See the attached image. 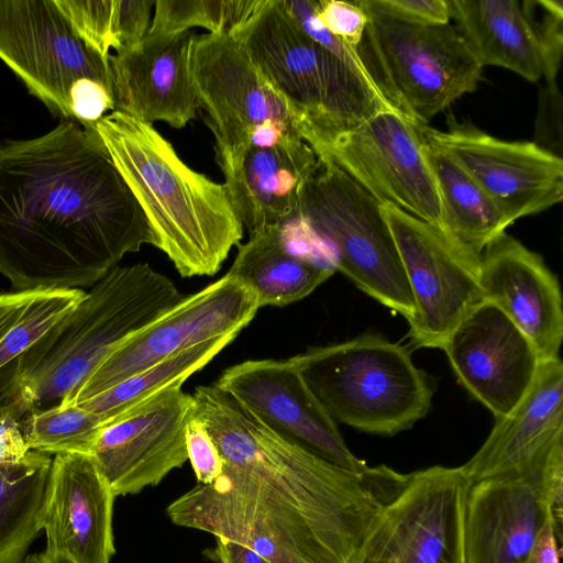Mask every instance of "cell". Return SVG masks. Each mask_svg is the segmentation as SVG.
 I'll use <instances>...</instances> for the list:
<instances>
[{
  "instance_id": "6da1fadb",
  "label": "cell",
  "mask_w": 563,
  "mask_h": 563,
  "mask_svg": "<svg viewBox=\"0 0 563 563\" xmlns=\"http://www.w3.org/2000/svg\"><path fill=\"white\" fill-rule=\"evenodd\" d=\"M144 244L147 220L91 128L0 144V273L15 289L92 287Z\"/></svg>"
},
{
  "instance_id": "7a4b0ae2",
  "label": "cell",
  "mask_w": 563,
  "mask_h": 563,
  "mask_svg": "<svg viewBox=\"0 0 563 563\" xmlns=\"http://www.w3.org/2000/svg\"><path fill=\"white\" fill-rule=\"evenodd\" d=\"M91 128L183 277L212 276L244 228L224 185L191 169L153 125L111 111Z\"/></svg>"
},
{
  "instance_id": "3957f363",
  "label": "cell",
  "mask_w": 563,
  "mask_h": 563,
  "mask_svg": "<svg viewBox=\"0 0 563 563\" xmlns=\"http://www.w3.org/2000/svg\"><path fill=\"white\" fill-rule=\"evenodd\" d=\"M224 464L240 468L360 545L380 508L407 474L380 465L355 473L282 438L214 384L192 394Z\"/></svg>"
},
{
  "instance_id": "277c9868",
  "label": "cell",
  "mask_w": 563,
  "mask_h": 563,
  "mask_svg": "<svg viewBox=\"0 0 563 563\" xmlns=\"http://www.w3.org/2000/svg\"><path fill=\"white\" fill-rule=\"evenodd\" d=\"M183 298L174 282L147 263L112 268L21 360L18 418L59 404L117 346Z\"/></svg>"
},
{
  "instance_id": "5b68a950",
  "label": "cell",
  "mask_w": 563,
  "mask_h": 563,
  "mask_svg": "<svg viewBox=\"0 0 563 563\" xmlns=\"http://www.w3.org/2000/svg\"><path fill=\"white\" fill-rule=\"evenodd\" d=\"M297 118L310 146L390 107L335 55L311 40L279 0H258L230 32ZM395 109V108H394Z\"/></svg>"
},
{
  "instance_id": "8992f818",
  "label": "cell",
  "mask_w": 563,
  "mask_h": 563,
  "mask_svg": "<svg viewBox=\"0 0 563 563\" xmlns=\"http://www.w3.org/2000/svg\"><path fill=\"white\" fill-rule=\"evenodd\" d=\"M327 413L366 433L394 435L424 418L435 389L407 346L376 333L290 357Z\"/></svg>"
},
{
  "instance_id": "52a82bcc",
  "label": "cell",
  "mask_w": 563,
  "mask_h": 563,
  "mask_svg": "<svg viewBox=\"0 0 563 563\" xmlns=\"http://www.w3.org/2000/svg\"><path fill=\"white\" fill-rule=\"evenodd\" d=\"M224 464V463H223ZM173 523L246 545L269 563H350L358 545L229 464L167 507Z\"/></svg>"
},
{
  "instance_id": "ba28073f",
  "label": "cell",
  "mask_w": 563,
  "mask_h": 563,
  "mask_svg": "<svg viewBox=\"0 0 563 563\" xmlns=\"http://www.w3.org/2000/svg\"><path fill=\"white\" fill-rule=\"evenodd\" d=\"M0 59L63 120L89 128L115 110L109 59L54 0H0Z\"/></svg>"
},
{
  "instance_id": "9c48e42d",
  "label": "cell",
  "mask_w": 563,
  "mask_h": 563,
  "mask_svg": "<svg viewBox=\"0 0 563 563\" xmlns=\"http://www.w3.org/2000/svg\"><path fill=\"white\" fill-rule=\"evenodd\" d=\"M356 3L367 16L357 54L385 101L428 125L438 113L476 90L483 66L457 29L401 20Z\"/></svg>"
},
{
  "instance_id": "30bf717a",
  "label": "cell",
  "mask_w": 563,
  "mask_h": 563,
  "mask_svg": "<svg viewBox=\"0 0 563 563\" xmlns=\"http://www.w3.org/2000/svg\"><path fill=\"white\" fill-rule=\"evenodd\" d=\"M297 214L329 246L335 271L411 320L415 305L407 277L380 203L372 195L334 163L318 157Z\"/></svg>"
},
{
  "instance_id": "8fae6325",
  "label": "cell",
  "mask_w": 563,
  "mask_h": 563,
  "mask_svg": "<svg viewBox=\"0 0 563 563\" xmlns=\"http://www.w3.org/2000/svg\"><path fill=\"white\" fill-rule=\"evenodd\" d=\"M191 75L225 179L240 169L251 147L303 140L297 118L229 33L196 36Z\"/></svg>"
},
{
  "instance_id": "7c38bea8",
  "label": "cell",
  "mask_w": 563,
  "mask_h": 563,
  "mask_svg": "<svg viewBox=\"0 0 563 563\" xmlns=\"http://www.w3.org/2000/svg\"><path fill=\"white\" fill-rule=\"evenodd\" d=\"M420 125L393 107H383L310 147L317 157L334 163L380 205L395 206L446 232Z\"/></svg>"
},
{
  "instance_id": "4fadbf2b",
  "label": "cell",
  "mask_w": 563,
  "mask_h": 563,
  "mask_svg": "<svg viewBox=\"0 0 563 563\" xmlns=\"http://www.w3.org/2000/svg\"><path fill=\"white\" fill-rule=\"evenodd\" d=\"M470 484L461 467L407 474L368 526L350 563H466L464 515Z\"/></svg>"
},
{
  "instance_id": "5bb4252c",
  "label": "cell",
  "mask_w": 563,
  "mask_h": 563,
  "mask_svg": "<svg viewBox=\"0 0 563 563\" xmlns=\"http://www.w3.org/2000/svg\"><path fill=\"white\" fill-rule=\"evenodd\" d=\"M413 298L407 336L415 347L441 349L482 301L479 255L449 233L391 205H380Z\"/></svg>"
},
{
  "instance_id": "9a60e30c",
  "label": "cell",
  "mask_w": 563,
  "mask_h": 563,
  "mask_svg": "<svg viewBox=\"0 0 563 563\" xmlns=\"http://www.w3.org/2000/svg\"><path fill=\"white\" fill-rule=\"evenodd\" d=\"M260 306L255 294L225 274L184 298L117 346L59 406L78 405L185 349L240 333Z\"/></svg>"
},
{
  "instance_id": "2e32d148",
  "label": "cell",
  "mask_w": 563,
  "mask_h": 563,
  "mask_svg": "<svg viewBox=\"0 0 563 563\" xmlns=\"http://www.w3.org/2000/svg\"><path fill=\"white\" fill-rule=\"evenodd\" d=\"M446 130L421 124L424 141L454 159L514 223L563 199V161L534 142L492 136L452 119Z\"/></svg>"
},
{
  "instance_id": "e0dca14e",
  "label": "cell",
  "mask_w": 563,
  "mask_h": 563,
  "mask_svg": "<svg viewBox=\"0 0 563 563\" xmlns=\"http://www.w3.org/2000/svg\"><path fill=\"white\" fill-rule=\"evenodd\" d=\"M217 387L282 438L339 467L369 466L346 446L338 424L290 360H247L228 367Z\"/></svg>"
},
{
  "instance_id": "ac0fdd59",
  "label": "cell",
  "mask_w": 563,
  "mask_h": 563,
  "mask_svg": "<svg viewBox=\"0 0 563 563\" xmlns=\"http://www.w3.org/2000/svg\"><path fill=\"white\" fill-rule=\"evenodd\" d=\"M195 413L194 396L176 385L102 428L91 457L115 497L155 486L186 463V428Z\"/></svg>"
},
{
  "instance_id": "d6986e66",
  "label": "cell",
  "mask_w": 563,
  "mask_h": 563,
  "mask_svg": "<svg viewBox=\"0 0 563 563\" xmlns=\"http://www.w3.org/2000/svg\"><path fill=\"white\" fill-rule=\"evenodd\" d=\"M442 350L467 391L499 419L530 389L540 358L530 340L495 305H475Z\"/></svg>"
},
{
  "instance_id": "ffe728a7",
  "label": "cell",
  "mask_w": 563,
  "mask_h": 563,
  "mask_svg": "<svg viewBox=\"0 0 563 563\" xmlns=\"http://www.w3.org/2000/svg\"><path fill=\"white\" fill-rule=\"evenodd\" d=\"M482 299L500 309L530 340L540 361L559 357L563 339L560 284L543 258L503 232L479 255Z\"/></svg>"
},
{
  "instance_id": "44dd1931",
  "label": "cell",
  "mask_w": 563,
  "mask_h": 563,
  "mask_svg": "<svg viewBox=\"0 0 563 563\" xmlns=\"http://www.w3.org/2000/svg\"><path fill=\"white\" fill-rule=\"evenodd\" d=\"M192 30L147 34L135 47L109 56L115 110L153 125L181 129L196 114L191 75Z\"/></svg>"
},
{
  "instance_id": "7402d4cb",
  "label": "cell",
  "mask_w": 563,
  "mask_h": 563,
  "mask_svg": "<svg viewBox=\"0 0 563 563\" xmlns=\"http://www.w3.org/2000/svg\"><path fill=\"white\" fill-rule=\"evenodd\" d=\"M114 498L90 455L56 454L40 516L45 550L76 563H110Z\"/></svg>"
},
{
  "instance_id": "603a6c76",
  "label": "cell",
  "mask_w": 563,
  "mask_h": 563,
  "mask_svg": "<svg viewBox=\"0 0 563 563\" xmlns=\"http://www.w3.org/2000/svg\"><path fill=\"white\" fill-rule=\"evenodd\" d=\"M563 433V363L541 361L521 401L495 426L461 467L470 486L487 478L532 475L552 442Z\"/></svg>"
},
{
  "instance_id": "cb8c5ba5",
  "label": "cell",
  "mask_w": 563,
  "mask_h": 563,
  "mask_svg": "<svg viewBox=\"0 0 563 563\" xmlns=\"http://www.w3.org/2000/svg\"><path fill=\"white\" fill-rule=\"evenodd\" d=\"M547 516L534 474L471 485L464 515L466 563H527Z\"/></svg>"
},
{
  "instance_id": "d4e9b609",
  "label": "cell",
  "mask_w": 563,
  "mask_h": 563,
  "mask_svg": "<svg viewBox=\"0 0 563 563\" xmlns=\"http://www.w3.org/2000/svg\"><path fill=\"white\" fill-rule=\"evenodd\" d=\"M317 165L316 153L301 139L249 150L240 169L223 184L249 234L280 227L298 213Z\"/></svg>"
},
{
  "instance_id": "484cf974",
  "label": "cell",
  "mask_w": 563,
  "mask_h": 563,
  "mask_svg": "<svg viewBox=\"0 0 563 563\" xmlns=\"http://www.w3.org/2000/svg\"><path fill=\"white\" fill-rule=\"evenodd\" d=\"M451 18L483 66L507 68L529 81L543 76L541 56L518 0H448Z\"/></svg>"
},
{
  "instance_id": "4316f807",
  "label": "cell",
  "mask_w": 563,
  "mask_h": 563,
  "mask_svg": "<svg viewBox=\"0 0 563 563\" xmlns=\"http://www.w3.org/2000/svg\"><path fill=\"white\" fill-rule=\"evenodd\" d=\"M335 268L290 251L280 227L250 234L227 273L251 289L260 308L284 307L310 295Z\"/></svg>"
},
{
  "instance_id": "83f0119b",
  "label": "cell",
  "mask_w": 563,
  "mask_h": 563,
  "mask_svg": "<svg viewBox=\"0 0 563 563\" xmlns=\"http://www.w3.org/2000/svg\"><path fill=\"white\" fill-rule=\"evenodd\" d=\"M86 295L81 288L59 287L0 292V409L14 411L19 364L26 352Z\"/></svg>"
},
{
  "instance_id": "f1b7e54d",
  "label": "cell",
  "mask_w": 563,
  "mask_h": 563,
  "mask_svg": "<svg viewBox=\"0 0 563 563\" xmlns=\"http://www.w3.org/2000/svg\"><path fill=\"white\" fill-rule=\"evenodd\" d=\"M426 152L440 192L446 232L481 255L484 247L512 222L448 154L427 142Z\"/></svg>"
},
{
  "instance_id": "f546056e",
  "label": "cell",
  "mask_w": 563,
  "mask_h": 563,
  "mask_svg": "<svg viewBox=\"0 0 563 563\" xmlns=\"http://www.w3.org/2000/svg\"><path fill=\"white\" fill-rule=\"evenodd\" d=\"M53 459L31 450L10 473H0V563H21L42 530L40 516Z\"/></svg>"
},
{
  "instance_id": "4dcf8cb0",
  "label": "cell",
  "mask_w": 563,
  "mask_h": 563,
  "mask_svg": "<svg viewBox=\"0 0 563 563\" xmlns=\"http://www.w3.org/2000/svg\"><path fill=\"white\" fill-rule=\"evenodd\" d=\"M236 335H220L185 349L78 405L100 415L108 424L162 390L183 386L188 377L203 368Z\"/></svg>"
},
{
  "instance_id": "1f68e13d",
  "label": "cell",
  "mask_w": 563,
  "mask_h": 563,
  "mask_svg": "<svg viewBox=\"0 0 563 563\" xmlns=\"http://www.w3.org/2000/svg\"><path fill=\"white\" fill-rule=\"evenodd\" d=\"M74 31L90 48L109 59L126 52L147 35L151 0H54Z\"/></svg>"
},
{
  "instance_id": "d6a6232c",
  "label": "cell",
  "mask_w": 563,
  "mask_h": 563,
  "mask_svg": "<svg viewBox=\"0 0 563 563\" xmlns=\"http://www.w3.org/2000/svg\"><path fill=\"white\" fill-rule=\"evenodd\" d=\"M30 450L51 454L90 455L106 426L103 418L79 405L59 406L33 411L20 420Z\"/></svg>"
},
{
  "instance_id": "836d02e7",
  "label": "cell",
  "mask_w": 563,
  "mask_h": 563,
  "mask_svg": "<svg viewBox=\"0 0 563 563\" xmlns=\"http://www.w3.org/2000/svg\"><path fill=\"white\" fill-rule=\"evenodd\" d=\"M258 0H157L147 34H176L200 26L229 33L256 8Z\"/></svg>"
},
{
  "instance_id": "e575fe53",
  "label": "cell",
  "mask_w": 563,
  "mask_h": 563,
  "mask_svg": "<svg viewBox=\"0 0 563 563\" xmlns=\"http://www.w3.org/2000/svg\"><path fill=\"white\" fill-rule=\"evenodd\" d=\"M520 4L541 56L545 82H556L563 53V1L526 0Z\"/></svg>"
},
{
  "instance_id": "d590c367",
  "label": "cell",
  "mask_w": 563,
  "mask_h": 563,
  "mask_svg": "<svg viewBox=\"0 0 563 563\" xmlns=\"http://www.w3.org/2000/svg\"><path fill=\"white\" fill-rule=\"evenodd\" d=\"M279 3L288 13V15L311 40L335 55L373 92H375L382 100L385 101V99L379 95L378 90L374 86L357 54V51L331 34L319 21L316 13V0H279Z\"/></svg>"
},
{
  "instance_id": "8d00e7d4",
  "label": "cell",
  "mask_w": 563,
  "mask_h": 563,
  "mask_svg": "<svg viewBox=\"0 0 563 563\" xmlns=\"http://www.w3.org/2000/svg\"><path fill=\"white\" fill-rule=\"evenodd\" d=\"M536 483L562 543L563 519V433L549 446L536 471Z\"/></svg>"
},
{
  "instance_id": "74e56055",
  "label": "cell",
  "mask_w": 563,
  "mask_h": 563,
  "mask_svg": "<svg viewBox=\"0 0 563 563\" xmlns=\"http://www.w3.org/2000/svg\"><path fill=\"white\" fill-rule=\"evenodd\" d=\"M186 449L198 484L209 485L221 475L224 465L222 456L197 413L187 423Z\"/></svg>"
},
{
  "instance_id": "f35d334b",
  "label": "cell",
  "mask_w": 563,
  "mask_h": 563,
  "mask_svg": "<svg viewBox=\"0 0 563 563\" xmlns=\"http://www.w3.org/2000/svg\"><path fill=\"white\" fill-rule=\"evenodd\" d=\"M316 13L322 25L331 34L357 51L367 16L356 1L316 0Z\"/></svg>"
},
{
  "instance_id": "ab89813d",
  "label": "cell",
  "mask_w": 563,
  "mask_h": 563,
  "mask_svg": "<svg viewBox=\"0 0 563 563\" xmlns=\"http://www.w3.org/2000/svg\"><path fill=\"white\" fill-rule=\"evenodd\" d=\"M562 108L556 82H545L539 92L534 143L559 157H562Z\"/></svg>"
},
{
  "instance_id": "60d3db41",
  "label": "cell",
  "mask_w": 563,
  "mask_h": 563,
  "mask_svg": "<svg viewBox=\"0 0 563 563\" xmlns=\"http://www.w3.org/2000/svg\"><path fill=\"white\" fill-rule=\"evenodd\" d=\"M366 3L395 18L427 24H448L451 13L448 0H365Z\"/></svg>"
},
{
  "instance_id": "b9f144b4",
  "label": "cell",
  "mask_w": 563,
  "mask_h": 563,
  "mask_svg": "<svg viewBox=\"0 0 563 563\" xmlns=\"http://www.w3.org/2000/svg\"><path fill=\"white\" fill-rule=\"evenodd\" d=\"M20 419L11 408L0 409V473H10L29 456Z\"/></svg>"
},
{
  "instance_id": "7bdbcfd3",
  "label": "cell",
  "mask_w": 563,
  "mask_h": 563,
  "mask_svg": "<svg viewBox=\"0 0 563 563\" xmlns=\"http://www.w3.org/2000/svg\"><path fill=\"white\" fill-rule=\"evenodd\" d=\"M561 543L548 514L529 553L527 563H560Z\"/></svg>"
},
{
  "instance_id": "ee69618b",
  "label": "cell",
  "mask_w": 563,
  "mask_h": 563,
  "mask_svg": "<svg viewBox=\"0 0 563 563\" xmlns=\"http://www.w3.org/2000/svg\"><path fill=\"white\" fill-rule=\"evenodd\" d=\"M211 552L218 563H269L251 548L229 539L217 538Z\"/></svg>"
},
{
  "instance_id": "f6af8a7d",
  "label": "cell",
  "mask_w": 563,
  "mask_h": 563,
  "mask_svg": "<svg viewBox=\"0 0 563 563\" xmlns=\"http://www.w3.org/2000/svg\"><path fill=\"white\" fill-rule=\"evenodd\" d=\"M37 559L38 563H76L63 554L53 553L46 550L37 554Z\"/></svg>"
},
{
  "instance_id": "bcb514c9",
  "label": "cell",
  "mask_w": 563,
  "mask_h": 563,
  "mask_svg": "<svg viewBox=\"0 0 563 563\" xmlns=\"http://www.w3.org/2000/svg\"><path fill=\"white\" fill-rule=\"evenodd\" d=\"M21 563H38L37 554H32L26 558Z\"/></svg>"
}]
</instances>
